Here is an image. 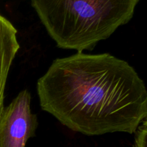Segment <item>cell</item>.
Wrapping results in <instances>:
<instances>
[{
  "label": "cell",
  "instance_id": "5b68a950",
  "mask_svg": "<svg viewBox=\"0 0 147 147\" xmlns=\"http://www.w3.org/2000/svg\"><path fill=\"white\" fill-rule=\"evenodd\" d=\"M136 131L134 147H147V118Z\"/></svg>",
  "mask_w": 147,
  "mask_h": 147
},
{
  "label": "cell",
  "instance_id": "7a4b0ae2",
  "mask_svg": "<svg viewBox=\"0 0 147 147\" xmlns=\"http://www.w3.org/2000/svg\"><path fill=\"white\" fill-rule=\"evenodd\" d=\"M139 0H31L57 46L92 50L129 22Z\"/></svg>",
  "mask_w": 147,
  "mask_h": 147
},
{
  "label": "cell",
  "instance_id": "8992f818",
  "mask_svg": "<svg viewBox=\"0 0 147 147\" xmlns=\"http://www.w3.org/2000/svg\"><path fill=\"white\" fill-rule=\"evenodd\" d=\"M15 27L9 20L0 14V47L9 33Z\"/></svg>",
  "mask_w": 147,
  "mask_h": 147
},
{
  "label": "cell",
  "instance_id": "277c9868",
  "mask_svg": "<svg viewBox=\"0 0 147 147\" xmlns=\"http://www.w3.org/2000/svg\"><path fill=\"white\" fill-rule=\"evenodd\" d=\"M17 32V30L13 29L0 47V116L4 109V88L9 70L20 48Z\"/></svg>",
  "mask_w": 147,
  "mask_h": 147
},
{
  "label": "cell",
  "instance_id": "3957f363",
  "mask_svg": "<svg viewBox=\"0 0 147 147\" xmlns=\"http://www.w3.org/2000/svg\"><path fill=\"white\" fill-rule=\"evenodd\" d=\"M30 92L22 90L0 116V147H25L38 126L30 109Z\"/></svg>",
  "mask_w": 147,
  "mask_h": 147
},
{
  "label": "cell",
  "instance_id": "6da1fadb",
  "mask_svg": "<svg viewBox=\"0 0 147 147\" xmlns=\"http://www.w3.org/2000/svg\"><path fill=\"white\" fill-rule=\"evenodd\" d=\"M42 109L87 136L136 132L147 117V90L127 62L109 53L56 59L37 81Z\"/></svg>",
  "mask_w": 147,
  "mask_h": 147
}]
</instances>
